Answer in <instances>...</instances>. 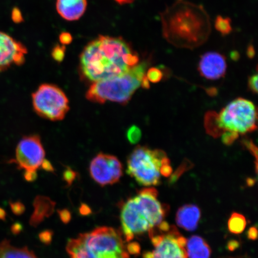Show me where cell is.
I'll return each mask as SVG.
<instances>
[{"mask_svg":"<svg viewBox=\"0 0 258 258\" xmlns=\"http://www.w3.org/2000/svg\"><path fill=\"white\" fill-rule=\"evenodd\" d=\"M70 258H129L120 232L101 227L68 242Z\"/></svg>","mask_w":258,"mask_h":258,"instance_id":"3957f363","label":"cell"},{"mask_svg":"<svg viewBox=\"0 0 258 258\" xmlns=\"http://www.w3.org/2000/svg\"><path fill=\"white\" fill-rule=\"evenodd\" d=\"M231 57L233 60H237L240 57L239 53L237 51H232L231 53Z\"/></svg>","mask_w":258,"mask_h":258,"instance_id":"d590c367","label":"cell"},{"mask_svg":"<svg viewBox=\"0 0 258 258\" xmlns=\"http://www.w3.org/2000/svg\"><path fill=\"white\" fill-rule=\"evenodd\" d=\"M150 63L149 59L143 61L122 75L93 83L86 93V98L100 104L106 102L126 104L141 86Z\"/></svg>","mask_w":258,"mask_h":258,"instance_id":"277c9868","label":"cell"},{"mask_svg":"<svg viewBox=\"0 0 258 258\" xmlns=\"http://www.w3.org/2000/svg\"><path fill=\"white\" fill-rule=\"evenodd\" d=\"M66 48L64 46H60L57 44L54 46L51 52V56L53 59L57 62H62L64 59V53H66Z\"/></svg>","mask_w":258,"mask_h":258,"instance_id":"603a6c76","label":"cell"},{"mask_svg":"<svg viewBox=\"0 0 258 258\" xmlns=\"http://www.w3.org/2000/svg\"><path fill=\"white\" fill-rule=\"evenodd\" d=\"M32 98L35 111L47 120H62L70 109L66 95L55 85L43 84L32 94Z\"/></svg>","mask_w":258,"mask_h":258,"instance_id":"ba28073f","label":"cell"},{"mask_svg":"<svg viewBox=\"0 0 258 258\" xmlns=\"http://www.w3.org/2000/svg\"><path fill=\"white\" fill-rule=\"evenodd\" d=\"M186 239L180 235L175 226L163 233L160 241L155 245L154 258H187Z\"/></svg>","mask_w":258,"mask_h":258,"instance_id":"7c38bea8","label":"cell"},{"mask_svg":"<svg viewBox=\"0 0 258 258\" xmlns=\"http://www.w3.org/2000/svg\"><path fill=\"white\" fill-rule=\"evenodd\" d=\"M247 237L250 240H256L257 238V227L254 226L250 227L247 231Z\"/></svg>","mask_w":258,"mask_h":258,"instance_id":"4dcf8cb0","label":"cell"},{"mask_svg":"<svg viewBox=\"0 0 258 258\" xmlns=\"http://www.w3.org/2000/svg\"><path fill=\"white\" fill-rule=\"evenodd\" d=\"M0 258H38L27 247L13 246L7 240L0 242Z\"/></svg>","mask_w":258,"mask_h":258,"instance_id":"d6986e66","label":"cell"},{"mask_svg":"<svg viewBox=\"0 0 258 258\" xmlns=\"http://www.w3.org/2000/svg\"><path fill=\"white\" fill-rule=\"evenodd\" d=\"M147 78L150 82L158 83L163 78V73L156 67L150 68L146 73Z\"/></svg>","mask_w":258,"mask_h":258,"instance_id":"7402d4cb","label":"cell"},{"mask_svg":"<svg viewBox=\"0 0 258 258\" xmlns=\"http://www.w3.org/2000/svg\"><path fill=\"white\" fill-rule=\"evenodd\" d=\"M158 191L153 187H148L140 190L135 199L142 211L153 228L163 221L167 214V208L158 201Z\"/></svg>","mask_w":258,"mask_h":258,"instance_id":"8fae6325","label":"cell"},{"mask_svg":"<svg viewBox=\"0 0 258 258\" xmlns=\"http://www.w3.org/2000/svg\"><path fill=\"white\" fill-rule=\"evenodd\" d=\"M227 69L225 57L221 53L213 51L203 54L198 67L201 76L211 80H218L224 77Z\"/></svg>","mask_w":258,"mask_h":258,"instance_id":"5bb4252c","label":"cell"},{"mask_svg":"<svg viewBox=\"0 0 258 258\" xmlns=\"http://www.w3.org/2000/svg\"><path fill=\"white\" fill-rule=\"evenodd\" d=\"M186 251L189 258H210L212 253L207 242L199 235H192L186 240Z\"/></svg>","mask_w":258,"mask_h":258,"instance_id":"e0dca14e","label":"cell"},{"mask_svg":"<svg viewBox=\"0 0 258 258\" xmlns=\"http://www.w3.org/2000/svg\"><path fill=\"white\" fill-rule=\"evenodd\" d=\"M240 246L239 242L235 240H231L228 241L227 245V249L228 250L233 251L237 249Z\"/></svg>","mask_w":258,"mask_h":258,"instance_id":"1f68e13d","label":"cell"},{"mask_svg":"<svg viewBox=\"0 0 258 258\" xmlns=\"http://www.w3.org/2000/svg\"><path fill=\"white\" fill-rule=\"evenodd\" d=\"M143 258H154V254L153 251H145V252L143 254Z\"/></svg>","mask_w":258,"mask_h":258,"instance_id":"74e56055","label":"cell"},{"mask_svg":"<svg viewBox=\"0 0 258 258\" xmlns=\"http://www.w3.org/2000/svg\"><path fill=\"white\" fill-rule=\"evenodd\" d=\"M54 207V203L45 197L38 196L34 202L35 211L31 219V224L36 225L51 214Z\"/></svg>","mask_w":258,"mask_h":258,"instance_id":"ac0fdd59","label":"cell"},{"mask_svg":"<svg viewBox=\"0 0 258 258\" xmlns=\"http://www.w3.org/2000/svg\"><path fill=\"white\" fill-rule=\"evenodd\" d=\"M59 41L63 45L70 44L73 41L72 35L69 32H62L59 35Z\"/></svg>","mask_w":258,"mask_h":258,"instance_id":"f546056e","label":"cell"},{"mask_svg":"<svg viewBox=\"0 0 258 258\" xmlns=\"http://www.w3.org/2000/svg\"><path fill=\"white\" fill-rule=\"evenodd\" d=\"M140 57L120 37L99 35L90 42L80 56V70L93 83L122 75L139 63Z\"/></svg>","mask_w":258,"mask_h":258,"instance_id":"6da1fadb","label":"cell"},{"mask_svg":"<svg viewBox=\"0 0 258 258\" xmlns=\"http://www.w3.org/2000/svg\"><path fill=\"white\" fill-rule=\"evenodd\" d=\"M13 211H14L15 214H21L23 213L25 210L24 206L21 204V203H15L12 205Z\"/></svg>","mask_w":258,"mask_h":258,"instance_id":"d6a6232c","label":"cell"},{"mask_svg":"<svg viewBox=\"0 0 258 258\" xmlns=\"http://www.w3.org/2000/svg\"><path fill=\"white\" fill-rule=\"evenodd\" d=\"M170 163L162 150L138 146L128 158L127 172L141 185L157 186L161 182V169Z\"/></svg>","mask_w":258,"mask_h":258,"instance_id":"8992f818","label":"cell"},{"mask_svg":"<svg viewBox=\"0 0 258 258\" xmlns=\"http://www.w3.org/2000/svg\"><path fill=\"white\" fill-rule=\"evenodd\" d=\"M89 172L93 179L100 185H112L120 180L122 166L117 157L100 153L90 163Z\"/></svg>","mask_w":258,"mask_h":258,"instance_id":"9c48e42d","label":"cell"},{"mask_svg":"<svg viewBox=\"0 0 258 258\" xmlns=\"http://www.w3.org/2000/svg\"><path fill=\"white\" fill-rule=\"evenodd\" d=\"M116 2L118 3V4L121 5L130 4V3H133L135 0H114Z\"/></svg>","mask_w":258,"mask_h":258,"instance_id":"8d00e7d4","label":"cell"},{"mask_svg":"<svg viewBox=\"0 0 258 258\" xmlns=\"http://www.w3.org/2000/svg\"><path fill=\"white\" fill-rule=\"evenodd\" d=\"M121 222L126 241H131L135 235L146 233L152 228L135 197L129 199L122 206Z\"/></svg>","mask_w":258,"mask_h":258,"instance_id":"30bf717a","label":"cell"},{"mask_svg":"<svg viewBox=\"0 0 258 258\" xmlns=\"http://www.w3.org/2000/svg\"><path fill=\"white\" fill-rule=\"evenodd\" d=\"M58 213H59L61 221L64 224L69 223L71 219H72V214H71L70 212L67 209H63L58 211Z\"/></svg>","mask_w":258,"mask_h":258,"instance_id":"f1b7e54d","label":"cell"},{"mask_svg":"<svg viewBox=\"0 0 258 258\" xmlns=\"http://www.w3.org/2000/svg\"><path fill=\"white\" fill-rule=\"evenodd\" d=\"M257 73L251 76L249 78L248 86H249L250 91L252 92L253 93H257Z\"/></svg>","mask_w":258,"mask_h":258,"instance_id":"484cf974","label":"cell"},{"mask_svg":"<svg viewBox=\"0 0 258 258\" xmlns=\"http://www.w3.org/2000/svg\"><path fill=\"white\" fill-rule=\"evenodd\" d=\"M12 21L15 24H21V22L24 21L23 16H22V13L18 8H15L13 9L12 12Z\"/></svg>","mask_w":258,"mask_h":258,"instance_id":"83f0119b","label":"cell"},{"mask_svg":"<svg viewBox=\"0 0 258 258\" xmlns=\"http://www.w3.org/2000/svg\"><path fill=\"white\" fill-rule=\"evenodd\" d=\"M45 156L43 144L38 135L24 137L19 142L16 150V162L19 169L24 171L27 181H34L37 179L38 169L53 171V166Z\"/></svg>","mask_w":258,"mask_h":258,"instance_id":"52a82bcc","label":"cell"},{"mask_svg":"<svg viewBox=\"0 0 258 258\" xmlns=\"http://www.w3.org/2000/svg\"><path fill=\"white\" fill-rule=\"evenodd\" d=\"M246 225V218L238 213L233 212L228 219V228L232 234H240L243 233Z\"/></svg>","mask_w":258,"mask_h":258,"instance_id":"ffe728a7","label":"cell"},{"mask_svg":"<svg viewBox=\"0 0 258 258\" xmlns=\"http://www.w3.org/2000/svg\"><path fill=\"white\" fill-rule=\"evenodd\" d=\"M40 240L43 242V243L48 244L51 243L53 238L52 231L50 230H46L43 232L39 234Z\"/></svg>","mask_w":258,"mask_h":258,"instance_id":"4316f807","label":"cell"},{"mask_svg":"<svg viewBox=\"0 0 258 258\" xmlns=\"http://www.w3.org/2000/svg\"><path fill=\"white\" fill-rule=\"evenodd\" d=\"M206 125L215 137L224 133L239 136L253 132L257 128V110L253 103L237 98L225 106L219 114L210 112L206 116Z\"/></svg>","mask_w":258,"mask_h":258,"instance_id":"5b68a950","label":"cell"},{"mask_svg":"<svg viewBox=\"0 0 258 258\" xmlns=\"http://www.w3.org/2000/svg\"><path fill=\"white\" fill-rule=\"evenodd\" d=\"M28 52L23 44L11 35L0 31V73L12 66H21Z\"/></svg>","mask_w":258,"mask_h":258,"instance_id":"4fadbf2b","label":"cell"},{"mask_svg":"<svg viewBox=\"0 0 258 258\" xmlns=\"http://www.w3.org/2000/svg\"><path fill=\"white\" fill-rule=\"evenodd\" d=\"M255 50L252 44L249 45L246 50V54L248 57L252 59L255 56Z\"/></svg>","mask_w":258,"mask_h":258,"instance_id":"e575fe53","label":"cell"},{"mask_svg":"<svg viewBox=\"0 0 258 258\" xmlns=\"http://www.w3.org/2000/svg\"><path fill=\"white\" fill-rule=\"evenodd\" d=\"M80 212L83 215H88L91 214V209H90L88 206L83 204L80 206Z\"/></svg>","mask_w":258,"mask_h":258,"instance_id":"836d02e7","label":"cell"},{"mask_svg":"<svg viewBox=\"0 0 258 258\" xmlns=\"http://www.w3.org/2000/svg\"><path fill=\"white\" fill-rule=\"evenodd\" d=\"M126 251L128 254L138 256L141 253V246L137 242H132L128 243L126 247Z\"/></svg>","mask_w":258,"mask_h":258,"instance_id":"d4e9b609","label":"cell"},{"mask_svg":"<svg viewBox=\"0 0 258 258\" xmlns=\"http://www.w3.org/2000/svg\"><path fill=\"white\" fill-rule=\"evenodd\" d=\"M87 0H57L58 14L66 20H78L85 14Z\"/></svg>","mask_w":258,"mask_h":258,"instance_id":"2e32d148","label":"cell"},{"mask_svg":"<svg viewBox=\"0 0 258 258\" xmlns=\"http://www.w3.org/2000/svg\"><path fill=\"white\" fill-rule=\"evenodd\" d=\"M141 136V131L136 126H132L127 132V138L132 143H137L140 140Z\"/></svg>","mask_w":258,"mask_h":258,"instance_id":"cb8c5ba5","label":"cell"},{"mask_svg":"<svg viewBox=\"0 0 258 258\" xmlns=\"http://www.w3.org/2000/svg\"><path fill=\"white\" fill-rule=\"evenodd\" d=\"M201 218V209L193 204L181 206L177 210L176 215L177 225L188 231H194L198 228Z\"/></svg>","mask_w":258,"mask_h":258,"instance_id":"9a60e30c","label":"cell"},{"mask_svg":"<svg viewBox=\"0 0 258 258\" xmlns=\"http://www.w3.org/2000/svg\"><path fill=\"white\" fill-rule=\"evenodd\" d=\"M231 19L228 18H224L219 15L215 20V27L216 30L220 32L222 35H227L232 31Z\"/></svg>","mask_w":258,"mask_h":258,"instance_id":"44dd1931","label":"cell"},{"mask_svg":"<svg viewBox=\"0 0 258 258\" xmlns=\"http://www.w3.org/2000/svg\"><path fill=\"white\" fill-rule=\"evenodd\" d=\"M179 1H182V0H179Z\"/></svg>","mask_w":258,"mask_h":258,"instance_id":"f35d334b","label":"cell"},{"mask_svg":"<svg viewBox=\"0 0 258 258\" xmlns=\"http://www.w3.org/2000/svg\"><path fill=\"white\" fill-rule=\"evenodd\" d=\"M164 37L177 46L195 47L207 40L210 24L202 6L177 3L162 15Z\"/></svg>","mask_w":258,"mask_h":258,"instance_id":"7a4b0ae2","label":"cell"}]
</instances>
